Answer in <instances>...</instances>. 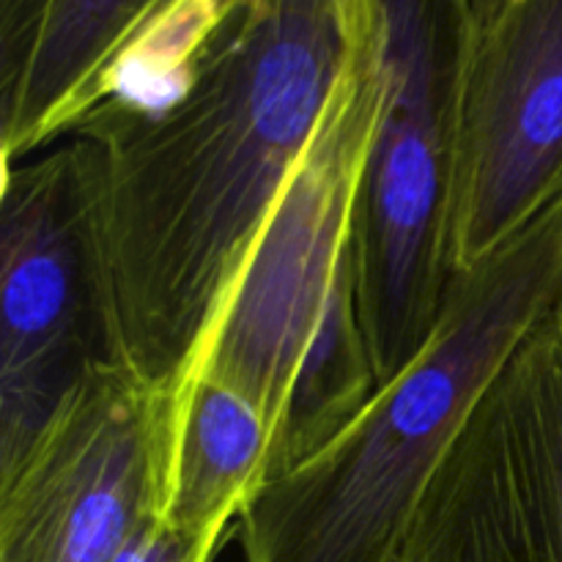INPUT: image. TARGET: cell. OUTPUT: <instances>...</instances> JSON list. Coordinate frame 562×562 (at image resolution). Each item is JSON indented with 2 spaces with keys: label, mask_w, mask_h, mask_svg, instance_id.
Wrapping results in <instances>:
<instances>
[{
  "label": "cell",
  "mask_w": 562,
  "mask_h": 562,
  "mask_svg": "<svg viewBox=\"0 0 562 562\" xmlns=\"http://www.w3.org/2000/svg\"><path fill=\"white\" fill-rule=\"evenodd\" d=\"M351 49V0H241L179 97L93 108L104 241L124 362L179 395Z\"/></svg>",
  "instance_id": "6da1fadb"
},
{
  "label": "cell",
  "mask_w": 562,
  "mask_h": 562,
  "mask_svg": "<svg viewBox=\"0 0 562 562\" xmlns=\"http://www.w3.org/2000/svg\"><path fill=\"white\" fill-rule=\"evenodd\" d=\"M382 97L376 0H351V49L333 99L190 376L225 384L261 412L267 483L318 453L379 390L355 231Z\"/></svg>",
  "instance_id": "7a4b0ae2"
},
{
  "label": "cell",
  "mask_w": 562,
  "mask_h": 562,
  "mask_svg": "<svg viewBox=\"0 0 562 562\" xmlns=\"http://www.w3.org/2000/svg\"><path fill=\"white\" fill-rule=\"evenodd\" d=\"M562 307V198L450 274L415 360L318 453L258 488L236 521L245 562H398L467 417L527 333Z\"/></svg>",
  "instance_id": "3957f363"
},
{
  "label": "cell",
  "mask_w": 562,
  "mask_h": 562,
  "mask_svg": "<svg viewBox=\"0 0 562 562\" xmlns=\"http://www.w3.org/2000/svg\"><path fill=\"white\" fill-rule=\"evenodd\" d=\"M384 97L357 201L360 316L379 387L442 313L475 0H376Z\"/></svg>",
  "instance_id": "277c9868"
},
{
  "label": "cell",
  "mask_w": 562,
  "mask_h": 562,
  "mask_svg": "<svg viewBox=\"0 0 562 562\" xmlns=\"http://www.w3.org/2000/svg\"><path fill=\"white\" fill-rule=\"evenodd\" d=\"M126 366L104 241L102 159L86 137L3 162L0 477L97 371Z\"/></svg>",
  "instance_id": "5b68a950"
},
{
  "label": "cell",
  "mask_w": 562,
  "mask_h": 562,
  "mask_svg": "<svg viewBox=\"0 0 562 562\" xmlns=\"http://www.w3.org/2000/svg\"><path fill=\"white\" fill-rule=\"evenodd\" d=\"M398 562H562V307L521 338L467 417Z\"/></svg>",
  "instance_id": "8992f818"
},
{
  "label": "cell",
  "mask_w": 562,
  "mask_h": 562,
  "mask_svg": "<svg viewBox=\"0 0 562 562\" xmlns=\"http://www.w3.org/2000/svg\"><path fill=\"white\" fill-rule=\"evenodd\" d=\"M176 395L102 368L0 477V562H115L162 516Z\"/></svg>",
  "instance_id": "52a82bcc"
},
{
  "label": "cell",
  "mask_w": 562,
  "mask_h": 562,
  "mask_svg": "<svg viewBox=\"0 0 562 562\" xmlns=\"http://www.w3.org/2000/svg\"><path fill=\"white\" fill-rule=\"evenodd\" d=\"M562 198V0H505L467 66L450 267L467 269Z\"/></svg>",
  "instance_id": "ba28073f"
},
{
  "label": "cell",
  "mask_w": 562,
  "mask_h": 562,
  "mask_svg": "<svg viewBox=\"0 0 562 562\" xmlns=\"http://www.w3.org/2000/svg\"><path fill=\"white\" fill-rule=\"evenodd\" d=\"M179 0H0V151L27 159L97 108L119 55Z\"/></svg>",
  "instance_id": "9c48e42d"
},
{
  "label": "cell",
  "mask_w": 562,
  "mask_h": 562,
  "mask_svg": "<svg viewBox=\"0 0 562 562\" xmlns=\"http://www.w3.org/2000/svg\"><path fill=\"white\" fill-rule=\"evenodd\" d=\"M269 428L261 412L206 376L176 395V437L162 516L201 536H236V521L267 483Z\"/></svg>",
  "instance_id": "30bf717a"
},
{
  "label": "cell",
  "mask_w": 562,
  "mask_h": 562,
  "mask_svg": "<svg viewBox=\"0 0 562 562\" xmlns=\"http://www.w3.org/2000/svg\"><path fill=\"white\" fill-rule=\"evenodd\" d=\"M231 536H201L154 516L135 532L115 562H212Z\"/></svg>",
  "instance_id": "8fae6325"
},
{
  "label": "cell",
  "mask_w": 562,
  "mask_h": 562,
  "mask_svg": "<svg viewBox=\"0 0 562 562\" xmlns=\"http://www.w3.org/2000/svg\"><path fill=\"white\" fill-rule=\"evenodd\" d=\"M505 0H475V14H477V22H483L486 16H492L494 11L503 5Z\"/></svg>",
  "instance_id": "7c38bea8"
}]
</instances>
